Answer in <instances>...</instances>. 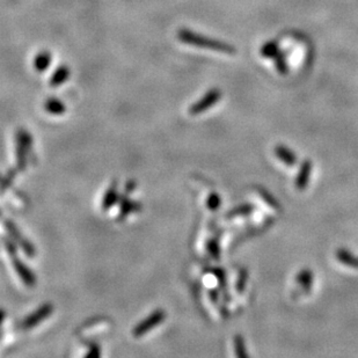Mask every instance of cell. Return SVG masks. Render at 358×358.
Masks as SVG:
<instances>
[{
  "label": "cell",
  "mask_w": 358,
  "mask_h": 358,
  "mask_svg": "<svg viewBox=\"0 0 358 358\" xmlns=\"http://www.w3.org/2000/svg\"><path fill=\"white\" fill-rule=\"evenodd\" d=\"M177 39L180 40L181 42L189 45H194V47L211 49L225 53H234V49H233L231 45L220 42V41L217 40H212L209 39V37L198 35L197 33L191 32L189 29H180V31L177 32Z\"/></svg>",
  "instance_id": "obj_1"
},
{
  "label": "cell",
  "mask_w": 358,
  "mask_h": 358,
  "mask_svg": "<svg viewBox=\"0 0 358 358\" xmlns=\"http://www.w3.org/2000/svg\"><path fill=\"white\" fill-rule=\"evenodd\" d=\"M32 136L28 131L19 130L16 132V162L20 170H24L27 167V157L28 152L32 147Z\"/></svg>",
  "instance_id": "obj_2"
},
{
  "label": "cell",
  "mask_w": 358,
  "mask_h": 358,
  "mask_svg": "<svg viewBox=\"0 0 358 358\" xmlns=\"http://www.w3.org/2000/svg\"><path fill=\"white\" fill-rule=\"evenodd\" d=\"M166 318V313L162 310H156L150 314L147 318H145L143 321L139 322L132 331V335L135 337H140L146 334L153 328L159 326Z\"/></svg>",
  "instance_id": "obj_3"
},
{
  "label": "cell",
  "mask_w": 358,
  "mask_h": 358,
  "mask_svg": "<svg viewBox=\"0 0 358 358\" xmlns=\"http://www.w3.org/2000/svg\"><path fill=\"white\" fill-rule=\"evenodd\" d=\"M8 254L11 255L12 259V264H13V268L18 274V276L20 277V280L23 282V284L28 286V288H33L36 283V277L34 273L29 269L23 262L19 259L18 255H16V249L8 252Z\"/></svg>",
  "instance_id": "obj_4"
},
{
  "label": "cell",
  "mask_w": 358,
  "mask_h": 358,
  "mask_svg": "<svg viewBox=\"0 0 358 358\" xmlns=\"http://www.w3.org/2000/svg\"><path fill=\"white\" fill-rule=\"evenodd\" d=\"M53 312V306L51 304H43L42 306H40L35 312H33L32 314H29L22 322L23 330H31V328L37 326L43 320L48 319Z\"/></svg>",
  "instance_id": "obj_5"
},
{
  "label": "cell",
  "mask_w": 358,
  "mask_h": 358,
  "mask_svg": "<svg viewBox=\"0 0 358 358\" xmlns=\"http://www.w3.org/2000/svg\"><path fill=\"white\" fill-rule=\"evenodd\" d=\"M5 227L8 232V234L11 235V238L14 239L16 243H18L20 248H21L28 256L33 257L35 255V248L33 247V245L29 243L26 238H24L21 233H20L18 227L15 226V224L13 222H11V220H6Z\"/></svg>",
  "instance_id": "obj_6"
},
{
  "label": "cell",
  "mask_w": 358,
  "mask_h": 358,
  "mask_svg": "<svg viewBox=\"0 0 358 358\" xmlns=\"http://www.w3.org/2000/svg\"><path fill=\"white\" fill-rule=\"evenodd\" d=\"M219 97H220L219 91H217L216 88L209 91L201 100H199L198 102H196L195 105L190 107L189 112L191 115L201 114V112L209 109L211 106H214L215 103L219 100Z\"/></svg>",
  "instance_id": "obj_7"
},
{
  "label": "cell",
  "mask_w": 358,
  "mask_h": 358,
  "mask_svg": "<svg viewBox=\"0 0 358 358\" xmlns=\"http://www.w3.org/2000/svg\"><path fill=\"white\" fill-rule=\"evenodd\" d=\"M117 201H120V194L117 189V185L116 183H112V185L107 189L105 196L102 199V209L107 211L109 210L110 207L115 205Z\"/></svg>",
  "instance_id": "obj_8"
},
{
  "label": "cell",
  "mask_w": 358,
  "mask_h": 358,
  "mask_svg": "<svg viewBox=\"0 0 358 358\" xmlns=\"http://www.w3.org/2000/svg\"><path fill=\"white\" fill-rule=\"evenodd\" d=\"M70 74L71 72H70L69 66L66 65L59 66V68H57L55 72L52 73L51 78H50V86L57 87V86H61L62 84H64V82L69 79Z\"/></svg>",
  "instance_id": "obj_9"
},
{
  "label": "cell",
  "mask_w": 358,
  "mask_h": 358,
  "mask_svg": "<svg viewBox=\"0 0 358 358\" xmlns=\"http://www.w3.org/2000/svg\"><path fill=\"white\" fill-rule=\"evenodd\" d=\"M44 109L51 115H62L66 111V106L57 98H49L44 103Z\"/></svg>",
  "instance_id": "obj_10"
},
{
  "label": "cell",
  "mask_w": 358,
  "mask_h": 358,
  "mask_svg": "<svg viewBox=\"0 0 358 358\" xmlns=\"http://www.w3.org/2000/svg\"><path fill=\"white\" fill-rule=\"evenodd\" d=\"M34 68L39 72H44L51 64V55L49 51H41L34 58Z\"/></svg>",
  "instance_id": "obj_11"
},
{
  "label": "cell",
  "mask_w": 358,
  "mask_h": 358,
  "mask_svg": "<svg viewBox=\"0 0 358 358\" xmlns=\"http://www.w3.org/2000/svg\"><path fill=\"white\" fill-rule=\"evenodd\" d=\"M128 191H126V194L122 195V196H120V203H121V214H120V218L121 220H123L126 217H128L129 215L131 214L132 211L136 210L137 204L132 203L131 199L128 197Z\"/></svg>",
  "instance_id": "obj_12"
},
{
  "label": "cell",
  "mask_w": 358,
  "mask_h": 358,
  "mask_svg": "<svg viewBox=\"0 0 358 358\" xmlns=\"http://www.w3.org/2000/svg\"><path fill=\"white\" fill-rule=\"evenodd\" d=\"M100 355H101V351H100V348H99V345L97 344H92L90 349H88V351H87V353L85 355V357L87 358H95V357H99Z\"/></svg>",
  "instance_id": "obj_13"
},
{
  "label": "cell",
  "mask_w": 358,
  "mask_h": 358,
  "mask_svg": "<svg viewBox=\"0 0 358 358\" xmlns=\"http://www.w3.org/2000/svg\"><path fill=\"white\" fill-rule=\"evenodd\" d=\"M5 316H6V313H5V311H4L3 309H0V324L3 323L4 321V319H5Z\"/></svg>",
  "instance_id": "obj_14"
},
{
  "label": "cell",
  "mask_w": 358,
  "mask_h": 358,
  "mask_svg": "<svg viewBox=\"0 0 358 358\" xmlns=\"http://www.w3.org/2000/svg\"><path fill=\"white\" fill-rule=\"evenodd\" d=\"M0 216H2V212H0Z\"/></svg>",
  "instance_id": "obj_15"
},
{
  "label": "cell",
  "mask_w": 358,
  "mask_h": 358,
  "mask_svg": "<svg viewBox=\"0 0 358 358\" xmlns=\"http://www.w3.org/2000/svg\"><path fill=\"white\" fill-rule=\"evenodd\" d=\"M0 335H2V334H0Z\"/></svg>",
  "instance_id": "obj_16"
}]
</instances>
